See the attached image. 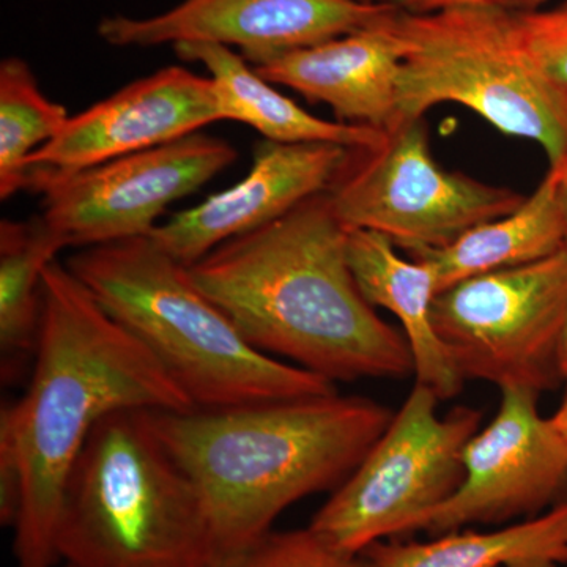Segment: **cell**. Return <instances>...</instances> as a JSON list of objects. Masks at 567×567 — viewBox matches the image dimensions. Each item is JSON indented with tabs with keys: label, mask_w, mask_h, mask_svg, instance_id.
Listing matches in <instances>:
<instances>
[{
	"label": "cell",
	"mask_w": 567,
	"mask_h": 567,
	"mask_svg": "<svg viewBox=\"0 0 567 567\" xmlns=\"http://www.w3.org/2000/svg\"><path fill=\"white\" fill-rule=\"evenodd\" d=\"M352 152L322 142L262 141L240 182L158 224L151 237L189 267L226 241L278 221L298 205L330 192Z\"/></svg>",
	"instance_id": "14"
},
{
	"label": "cell",
	"mask_w": 567,
	"mask_h": 567,
	"mask_svg": "<svg viewBox=\"0 0 567 567\" xmlns=\"http://www.w3.org/2000/svg\"><path fill=\"white\" fill-rule=\"evenodd\" d=\"M550 417L555 425H557L558 431L561 432L567 440V380L565 395H563L561 402H559L557 412H555Z\"/></svg>",
	"instance_id": "25"
},
{
	"label": "cell",
	"mask_w": 567,
	"mask_h": 567,
	"mask_svg": "<svg viewBox=\"0 0 567 567\" xmlns=\"http://www.w3.org/2000/svg\"><path fill=\"white\" fill-rule=\"evenodd\" d=\"M183 62L207 70L218 95L223 121L245 123L264 141L279 144L342 145L352 151L377 147L386 133L349 123L324 121L282 95L275 84L233 48L215 43H181L174 47Z\"/></svg>",
	"instance_id": "18"
},
{
	"label": "cell",
	"mask_w": 567,
	"mask_h": 567,
	"mask_svg": "<svg viewBox=\"0 0 567 567\" xmlns=\"http://www.w3.org/2000/svg\"><path fill=\"white\" fill-rule=\"evenodd\" d=\"M70 117L63 104L41 92L24 59L0 62V199L28 188L29 158L54 140Z\"/></svg>",
	"instance_id": "21"
},
{
	"label": "cell",
	"mask_w": 567,
	"mask_h": 567,
	"mask_svg": "<svg viewBox=\"0 0 567 567\" xmlns=\"http://www.w3.org/2000/svg\"><path fill=\"white\" fill-rule=\"evenodd\" d=\"M377 567H566L567 502L495 532L470 529L427 543H377L363 551Z\"/></svg>",
	"instance_id": "19"
},
{
	"label": "cell",
	"mask_w": 567,
	"mask_h": 567,
	"mask_svg": "<svg viewBox=\"0 0 567 567\" xmlns=\"http://www.w3.org/2000/svg\"><path fill=\"white\" fill-rule=\"evenodd\" d=\"M439 395L416 383L360 465L309 528L330 546L363 554L391 537L423 529L427 517L461 487L464 450L483 413L456 406L439 415Z\"/></svg>",
	"instance_id": "7"
},
{
	"label": "cell",
	"mask_w": 567,
	"mask_h": 567,
	"mask_svg": "<svg viewBox=\"0 0 567 567\" xmlns=\"http://www.w3.org/2000/svg\"><path fill=\"white\" fill-rule=\"evenodd\" d=\"M499 391L494 420L466 443L461 487L425 520L429 535L536 517L567 502V440L540 415L539 393Z\"/></svg>",
	"instance_id": "11"
},
{
	"label": "cell",
	"mask_w": 567,
	"mask_h": 567,
	"mask_svg": "<svg viewBox=\"0 0 567 567\" xmlns=\"http://www.w3.org/2000/svg\"><path fill=\"white\" fill-rule=\"evenodd\" d=\"M404 43L398 123L453 103L567 162V89L528 50L514 11L457 7L391 18ZM395 123V125H398Z\"/></svg>",
	"instance_id": "6"
},
{
	"label": "cell",
	"mask_w": 567,
	"mask_h": 567,
	"mask_svg": "<svg viewBox=\"0 0 567 567\" xmlns=\"http://www.w3.org/2000/svg\"><path fill=\"white\" fill-rule=\"evenodd\" d=\"M528 50L567 89V0L551 7L516 13Z\"/></svg>",
	"instance_id": "23"
},
{
	"label": "cell",
	"mask_w": 567,
	"mask_h": 567,
	"mask_svg": "<svg viewBox=\"0 0 567 567\" xmlns=\"http://www.w3.org/2000/svg\"><path fill=\"white\" fill-rule=\"evenodd\" d=\"M363 2L395 3V0H363Z\"/></svg>",
	"instance_id": "27"
},
{
	"label": "cell",
	"mask_w": 567,
	"mask_h": 567,
	"mask_svg": "<svg viewBox=\"0 0 567 567\" xmlns=\"http://www.w3.org/2000/svg\"><path fill=\"white\" fill-rule=\"evenodd\" d=\"M63 567H66V566H63Z\"/></svg>",
	"instance_id": "28"
},
{
	"label": "cell",
	"mask_w": 567,
	"mask_h": 567,
	"mask_svg": "<svg viewBox=\"0 0 567 567\" xmlns=\"http://www.w3.org/2000/svg\"><path fill=\"white\" fill-rule=\"evenodd\" d=\"M71 274L189 399L215 410L338 393L330 380L260 352L147 237L71 254Z\"/></svg>",
	"instance_id": "4"
},
{
	"label": "cell",
	"mask_w": 567,
	"mask_h": 567,
	"mask_svg": "<svg viewBox=\"0 0 567 567\" xmlns=\"http://www.w3.org/2000/svg\"><path fill=\"white\" fill-rule=\"evenodd\" d=\"M395 10L363 0H182L152 17L104 18L96 33L114 48L223 44L251 63L360 31Z\"/></svg>",
	"instance_id": "12"
},
{
	"label": "cell",
	"mask_w": 567,
	"mask_h": 567,
	"mask_svg": "<svg viewBox=\"0 0 567 567\" xmlns=\"http://www.w3.org/2000/svg\"><path fill=\"white\" fill-rule=\"evenodd\" d=\"M394 13L360 31L267 55L251 65L271 84L327 104L339 122L390 132L398 123L404 61V43L391 24Z\"/></svg>",
	"instance_id": "15"
},
{
	"label": "cell",
	"mask_w": 567,
	"mask_h": 567,
	"mask_svg": "<svg viewBox=\"0 0 567 567\" xmlns=\"http://www.w3.org/2000/svg\"><path fill=\"white\" fill-rule=\"evenodd\" d=\"M215 567H377L364 554L339 550L311 528L270 532L224 555Z\"/></svg>",
	"instance_id": "22"
},
{
	"label": "cell",
	"mask_w": 567,
	"mask_h": 567,
	"mask_svg": "<svg viewBox=\"0 0 567 567\" xmlns=\"http://www.w3.org/2000/svg\"><path fill=\"white\" fill-rule=\"evenodd\" d=\"M338 393L215 410H151L156 435L203 496L219 557L271 532L305 496L338 488L393 420Z\"/></svg>",
	"instance_id": "3"
},
{
	"label": "cell",
	"mask_w": 567,
	"mask_h": 567,
	"mask_svg": "<svg viewBox=\"0 0 567 567\" xmlns=\"http://www.w3.org/2000/svg\"><path fill=\"white\" fill-rule=\"evenodd\" d=\"M55 551L66 567H215L203 496L156 435L151 410L96 424L74 462Z\"/></svg>",
	"instance_id": "5"
},
{
	"label": "cell",
	"mask_w": 567,
	"mask_h": 567,
	"mask_svg": "<svg viewBox=\"0 0 567 567\" xmlns=\"http://www.w3.org/2000/svg\"><path fill=\"white\" fill-rule=\"evenodd\" d=\"M223 121L208 76L169 65L71 115L29 158L31 169L74 173L199 133Z\"/></svg>",
	"instance_id": "13"
},
{
	"label": "cell",
	"mask_w": 567,
	"mask_h": 567,
	"mask_svg": "<svg viewBox=\"0 0 567 567\" xmlns=\"http://www.w3.org/2000/svg\"><path fill=\"white\" fill-rule=\"evenodd\" d=\"M189 278L260 352L330 380L404 379V333L375 312L354 281L347 227L330 194L240 235L189 265Z\"/></svg>",
	"instance_id": "2"
},
{
	"label": "cell",
	"mask_w": 567,
	"mask_h": 567,
	"mask_svg": "<svg viewBox=\"0 0 567 567\" xmlns=\"http://www.w3.org/2000/svg\"><path fill=\"white\" fill-rule=\"evenodd\" d=\"M567 248V162L548 164L516 210L481 224L453 245L410 254L434 270L439 293L473 276L539 262Z\"/></svg>",
	"instance_id": "17"
},
{
	"label": "cell",
	"mask_w": 567,
	"mask_h": 567,
	"mask_svg": "<svg viewBox=\"0 0 567 567\" xmlns=\"http://www.w3.org/2000/svg\"><path fill=\"white\" fill-rule=\"evenodd\" d=\"M65 248L62 235L41 215L0 223V352L7 382L35 357L44 274Z\"/></svg>",
	"instance_id": "20"
},
{
	"label": "cell",
	"mask_w": 567,
	"mask_h": 567,
	"mask_svg": "<svg viewBox=\"0 0 567 567\" xmlns=\"http://www.w3.org/2000/svg\"><path fill=\"white\" fill-rule=\"evenodd\" d=\"M192 409L148 350L54 260L31 382L0 412V520L13 528L17 567L58 565L63 487L100 421L121 410Z\"/></svg>",
	"instance_id": "1"
},
{
	"label": "cell",
	"mask_w": 567,
	"mask_h": 567,
	"mask_svg": "<svg viewBox=\"0 0 567 567\" xmlns=\"http://www.w3.org/2000/svg\"><path fill=\"white\" fill-rule=\"evenodd\" d=\"M347 257L365 300L401 322L416 383L434 391L440 401L456 398L465 380L436 334L434 270L421 260L405 259L386 237L371 230L347 229Z\"/></svg>",
	"instance_id": "16"
},
{
	"label": "cell",
	"mask_w": 567,
	"mask_h": 567,
	"mask_svg": "<svg viewBox=\"0 0 567 567\" xmlns=\"http://www.w3.org/2000/svg\"><path fill=\"white\" fill-rule=\"evenodd\" d=\"M229 142L203 133L74 171L31 169L28 188L41 194V216L69 248L147 237L175 200L233 166Z\"/></svg>",
	"instance_id": "10"
},
{
	"label": "cell",
	"mask_w": 567,
	"mask_h": 567,
	"mask_svg": "<svg viewBox=\"0 0 567 567\" xmlns=\"http://www.w3.org/2000/svg\"><path fill=\"white\" fill-rule=\"evenodd\" d=\"M567 248L539 262L473 276L435 297L436 334L464 380L544 393L561 382Z\"/></svg>",
	"instance_id": "9"
},
{
	"label": "cell",
	"mask_w": 567,
	"mask_h": 567,
	"mask_svg": "<svg viewBox=\"0 0 567 567\" xmlns=\"http://www.w3.org/2000/svg\"><path fill=\"white\" fill-rule=\"evenodd\" d=\"M548 0H395V6L406 13H431V11L457 9V7H484L514 11L539 10Z\"/></svg>",
	"instance_id": "24"
},
{
	"label": "cell",
	"mask_w": 567,
	"mask_h": 567,
	"mask_svg": "<svg viewBox=\"0 0 567 567\" xmlns=\"http://www.w3.org/2000/svg\"><path fill=\"white\" fill-rule=\"evenodd\" d=\"M559 368H561L563 379L567 380V322L565 336H563L561 354H559Z\"/></svg>",
	"instance_id": "26"
},
{
	"label": "cell",
	"mask_w": 567,
	"mask_h": 567,
	"mask_svg": "<svg viewBox=\"0 0 567 567\" xmlns=\"http://www.w3.org/2000/svg\"><path fill=\"white\" fill-rule=\"evenodd\" d=\"M328 194L347 229L383 235L409 256L446 248L525 199L445 169L432 155L424 118L399 122L382 144L353 151Z\"/></svg>",
	"instance_id": "8"
}]
</instances>
